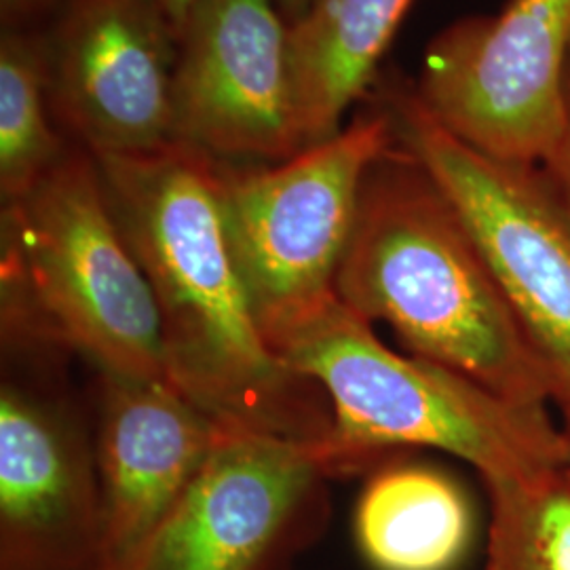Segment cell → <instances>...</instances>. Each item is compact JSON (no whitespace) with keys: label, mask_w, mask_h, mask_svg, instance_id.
<instances>
[{"label":"cell","mask_w":570,"mask_h":570,"mask_svg":"<svg viewBox=\"0 0 570 570\" xmlns=\"http://www.w3.org/2000/svg\"><path fill=\"white\" fill-rule=\"evenodd\" d=\"M94 157L155 294L169 385L226 429L324 442L326 391L271 351L235 263L218 159L180 142Z\"/></svg>","instance_id":"1"},{"label":"cell","mask_w":570,"mask_h":570,"mask_svg":"<svg viewBox=\"0 0 570 570\" xmlns=\"http://www.w3.org/2000/svg\"><path fill=\"white\" fill-rule=\"evenodd\" d=\"M49 106V45L35 35L4 30L0 41L2 204L26 197L66 155L51 125Z\"/></svg>","instance_id":"15"},{"label":"cell","mask_w":570,"mask_h":570,"mask_svg":"<svg viewBox=\"0 0 570 570\" xmlns=\"http://www.w3.org/2000/svg\"><path fill=\"white\" fill-rule=\"evenodd\" d=\"M317 444L228 429L180 503L115 570H294L326 534Z\"/></svg>","instance_id":"8"},{"label":"cell","mask_w":570,"mask_h":570,"mask_svg":"<svg viewBox=\"0 0 570 570\" xmlns=\"http://www.w3.org/2000/svg\"><path fill=\"white\" fill-rule=\"evenodd\" d=\"M49 4L51 0H0V16L4 30L7 26L9 30H16L23 21L37 18Z\"/></svg>","instance_id":"18"},{"label":"cell","mask_w":570,"mask_h":570,"mask_svg":"<svg viewBox=\"0 0 570 570\" xmlns=\"http://www.w3.org/2000/svg\"><path fill=\"white\" fill-rule=\"evenodd\" d=\"M174 142L226 164H279L305 150L289 23L275 0L197 4L178 39Z\"/></svg>","instance_id":"10"},{"label":"cell","mask_w":570,"mask_h":570,"mask_svg":"<svg viewBox=\"0 0 570 570\" xmlns=\"http://www.w3.org/2000/svg\"><path fill=\"white\" fill-rule=\"evenodd\" d=\"M336 298L412 355L520 406L553 402L551 370L444 190L397 142L367 171Z\"/></svg>","instance_id":"2"},{"label":"cell","mask_w":570,"mask_h":570,"mask_svg":"<svg viewBox=\"0 0 570 570\" xmlns=\"http://www.w3.org/2000/svg\"><path fill=\"white\" fill-rule=\"evenodd\" d=\"M385 104L397 142L459 212L530 341L551 370L560 414H570V214L541 167L478 153L438 121L414 87L391 82Z\"/></svg>","instance_id":"6"},{"label":"cell","mask_w":570,"mask_h":570,"mask_svg":"<svg viewBox=\"0 0 570 570\" xmlns=\"http://www.w3.org/2000/svg\"><path fill=\"white\" fill-rule=\"evenodd\" d=\"M487 570H570V465L490 478Z\"/></svg>","instance_id":"16"},{"label":"cell","mask_w":570,"mask_h":570,"mask_svg":"<svg viewBox=\"0 0 570 570\" xmlns=\"http://www.w3.org/2000/svg\"><path fill=\"white\" fill-rule=\"evenodd\" d=\"M560 204L570 214V49L564 66V87H562V131L550 159L541 167Z\"/></svg>","instance_id":"17"},{"label":"cell","mask_w":570,"mask_h":570,"mask_svg":"<svg viewBox=\"0 0 570 570\" xmlns=\"http://www.w3.org/2000/svg\"><path fill=\"white\" fill-rule=\"evenodd\" d=\"M560 431H562V438H564V449H567V463L570 465V414H564V416H562V425H560Z\"/></svg>","instance_id":"21"},{"label":"cell","mask_w":570,"mask_h":570,"mask_svg":"<svg viewBox=\"0 0 570 570\" xmlns=\"http://www.w3.org/2000/svg\"><path fill=\"white\" fill-rule=\"evenodd\" d=\"M226 431L167 381L98 372V570L117 569L142 546L180 503Z\"/></svg>","instance_id":"12"},{"label":"cell","mask_w":570,"mask_h":570,"mask_svg":"<svg viewBox=\"0 0 570 570\" xmlns=\"http://www.w3.org/2000/svg\"><path fill=\"white\" fill-rule=\"evenodd\" d=\"M353 530L374 570H452L471 546L473 513L449 475L387 463L367 480Z\"/></svg>","instance_id":"14"},{"label":"cell","mask_w":570,"mask_h":570,"mask_svg":"<svg viewBox=\"0 0 570 570\" xmlns=\"http://www.w3.org/2000/svg\"><path fill=\"white\" fill-rule=\"evenodd\" d=\"M268 346L326 391L332 429L317 449L332 478L379 469L407 446L454 454L482 480H524L567 463L546 406L513 404L450 367L391 351L336 296Z\"/></svg>","instance_id":"3"},{"label":"cell","mask_w":570,"mask_h":570,"mask_svg":"<svg viewBox=\"0 0 570 570\" xmlns=\"http://www.w3.org/2000/svg\"><path fill=\"white\" fill-rule=\"evenodd\" d=\"M0 338V570H98L102 492L94 428L66 379L75 355Z\"/></svg>","instance_id":"7"},{"label":"cell","mask_w":570,"mask_h":570,"mask_svg":"<svg viewBox=\"0 0 570 570\" xmlns=\"http://www.w3.org/2000/svg\"><path fill=\"white\" fill-rule=\"evenodd\" d=\"M414 0H315L289 26V60L306 148L336 131L376 79Z\"/></svg>","instance_id":"13"},{"label":"cell","mask_w":570,"mask_h":570,"mask_svg":"<svg viewBox=\"0 0 570 570\" xmlns=\"http://www.w3.org/2000/svg\"><path fill=\"white\" fill-rule=\"evenodd\" d=\"M395 144L376 108L279 164L218 161L228 242L266 343L336 296L367 171Z\"/></svg>","instance_id":"5"},{"label":"cell","mask_w":570,"mask_h":570,"mask_svg":"<svg viewBox=\"0 0 570 570\" xmlns=\"http://www.w3.org/2000/svg\"><path fill=\"white\" fill-rule=\"evenodd\" d=\"M178 37L148 0H70L49 45L51 110L91 155L174 144Z\"/></svg>","instance_id":"11"},{"label":"cell","mask_w":570,"mask_h":570,"mask_svg":"<svg viewBox=\"0 0 570 570\" xmlns=\"http://www.w3.org/2000/svg\"><path fill=\"white\" fill-rule=\"evenodd\" d=\"M275 2H277V7H279V11H282L285 21L292 26L294 21H298L305 16L306 11H308V7H311L315 0H275Z\"/></svg>","instance_id":"20"},{"label":"cell","mask_w":570,"mask_h":570,"mask_svg":"<svg viewBox=\"0 0 570 570\" xmlns=\"http://www.w3.org/2000/svg\"><path fill=\"white\" fill-rule=\"evenodd\" d=\"M161 16L164 20L169 23V28L176 32V37L180 39L184 26L190 20L193 11L197 9V4L202 0H148Z\"/></svg>","instance_id":"19"},{"label":"cell","mask_w":570,"mask_h":570,"mask_svg":"<svg viewBox=\"0 0 570 570\" xmlns=\"http://www.w3.org/2000/svg\"><path fill=\"white\" fill-rule=\"evenodd\" d=\"M0 334L81 355L98 372L167 381L153 287L89 150L66 153L26 197L2 204Z\"/></svg>","instance_id":"4"},{"label":"cell","mask_w":570,"mask_h":570,"mask_svg":"<svg viewBox=\"0 0 570 570\" xmlns=\"http://www.w3.org/2000/svg\"><path fill=\"white\" fill-rule=\"evenodd\" d=\"M569 49L570 0H510L438 35L414 91L478 153L543 167L562 131Z\"/></svg>","instance_id":"9"}]
</instances>
